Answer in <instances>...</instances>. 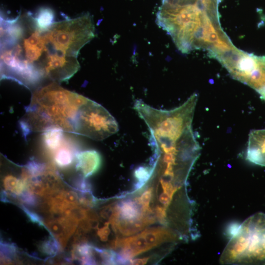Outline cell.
<instances>
[{"instance_id": "cell-28", "label": "cell", "mask_w": 265, "mask_h": 265, "mask_svg": "<svg viewBox=\"0 0 265 265\" xmlns=\"http://www.w3.org/2000/svg\"><path fill=\"white\" fill-rule=\"evenodd\" d=\"M172 198L167 193L163 192L159 196V200L163 205L164 207L167 209L170 204Z\"/></svg>"}, {"instance_id": "cell-17", "label": "cell", "mask_w": 265, "mask_h": 265, "mask_svg": "<svg viewBox=\"0 0 265 265\" xmlns=\"http://www.w3.org/2000/svg\"><path fill=\"white\" fill-rule=\"evenodd\" d=\"M153 173L152 168L145 166H139L135 169L134 175L138 182L136 184L135 189L141 187L150 178Z\"/></svg>"}, {"instance_id": "cell-20", "label": "cell", "mask_w": 265, "mask_h": 265, "mask_svg": "<svg viewBox=\"0 0 265 265\" xmlns=\"http://www.w3.org/2000/svg\"><path fill=\"white\" fill-rule=\"evenodd\" d=\"M152 193L153 188L151 187L145 190L139 197H137L135 199L141 206L144 213L151 212L149 205L152 198Z\"/></svg>"}, {"instance_id": "cell-18", "label": "cell", "mask_w": 265, "mask_h": 265, "mask_svg": "<svg viewBox=\"0 0 265 265\" xmlns=\"http://www.w3.org/2000/svg\"><path fill=\"white\" fill-rule=\"evenodd\" d=\"M16 248L12 244L0 242L1 260L5 263H10L14 260L16 256Z\"/></svg>"}, {"instance_id": "cell-25", "label": "cell", "mask_w": 265, "mask_h": 265, "mask_svg": "<svg viewBox=\"0 0 265 265\" xmlns=\"http://www.w3.org/2000/svg\"><path fill=\"white\" fill-rule=\"evenodd\" d=\"M109 222H106L105 226L98 229L97 232V235L99 237L102 241H106L108 240V236L110 234V230L109 228Z\"/></svg>"}, {"instance_id": "cell-13", "label": "cell", "mask_w": 265, "mask_h": 265, "mask_svg": "<svg viewBox=\"0 0 265 265\" xmlns=\"http://www.w3.org/2000/svg\"><path fill=\"white\" fill-rule=\"evenodd\" d=\"M64 132L57 128H52L43 132V139L46 148L51 151H56L63 143Z\"/></svg>"}, {"instance_id": "cell-6", "label": "cell", "mask_w": 265, "mask_h": 265, "mask_svg": "<svg viewBox=\"0 0 265 265\" xmlns=\"http://www.w3.org/2000/svg\"><path fill=\"white\" fill-rule=\"evenodd\" d=\"M217 60L231 77L265 95V55L258 56L234 47Z\"/></svg>"}, {"instance_id": "cell-2", "label": "cell", "mask_w": 265, "mask_h": 265, "mask_svg": "<svg viewBox=\"0 0 265 265\" xmlns=\"http://www.w3.org/2000/svg\"><path fill=\"white\" fill-rule=\"evenodd\" d=\"M156 17L157 25L183 53L203 49L213 56L233 45L221 27L219 14L199 5L162 2Z\"/></svg>"}, {"instance_id": "cell-3", "label": "cell", "mask_w": 265, "mask_h": 265, "mask_svg": "<svg viewBox=\"0 0 265 265\" xmlns=\"http://www.w3.org/2000/svg\"><path fill=\"white\" fill-rule=\"evenodd\" d=\"M88 99L54 81L36 88L19 122L24 135L53 128L74 133L78 111Z\"/></svg>"}, {"instance_id": "cell-26", "label": "cell", "mask_w": 265, "mask_h": 265, "mask_svg": "<svg viewBox=\"0 0 265 265\" xmlns=\"http://www.w3.org/2000/svg\"><path fill=\"white\" fill-rule=\"evenodd\" d=\"M22 208L25 213L32 222L37 223L40 226H44L41 218L37 214L29 210L23 206L22 207Z\"/></svg>"}, {"instance_id": "cell-16", "label": "cell", "mask_w": 265, "mask_h": 265, "mask_svg": "<svg viewBox=\"0 0 265 265\" xmlns=\"http://www.w3.org/2000/svg\"><path fill=\"white\" fill-rule=\"evenodd\" d=\"M38 27L44 30L47 29L53 23L54 14L49 8H42L35 17Z\"/></svg>"}, {"instance_id": "cell-7", "label": "cell", "mask_w": 265, "mask_h": 265, "mask_svg": "<svg viewBox=\"0 0 265 265\" xmlns=\"http://www.w3.org/2000/svg\"><path fill=\"white\" fill-rule=\"evenodd\" d=\"M114 117L102 106L88 99L80 108L74 126V133L95 140H102L118 131Z\"/></svg>"}, {"instance_id": "cell-5", "label": "cell", "mask_w": 265, "mask_h": 265, "mask_svg": "<svg viewBox=\"0 0 265 265\" xmlns=\"http://www.w3.org/2000/svg\"><path fill=\"white\" fill-rule=\"evenodd\" d=\"M45 34L52 50L77 57L80 49L95 36L93 18L89 13L53 23Z\"/></svg>"}, {"instance_id": "cell-22", "label": "cell", "mask_w": 265, "mask_h": 265, "mask_svg": "<svg viewBox=\"0 0 265 265\" xmlns=\"http://www.w3.org/2000/svg\"><path fill=\"white\" fill-rule=\"evenodd\" d=\"M20 199L23 202L30 206H34L36 204L37 200L33 193L28 191H24L20 195Z\"/></svg>"}, {"instance_id": "cell-8", "label": "cell", "mask_w": 265, "mask_h": 265, "mask_svg": "<svg viewBox=\"0 0 265 265\" xmlns=\"http://www.w3.org/2000/svg\"><path fill=\"white\" fill-rule=\"evenodd\" d=\"M80 68L77 57L52 51L44 66L46 80L57 83L68 80Z\"/></svg>"}, {"instance_id": "cell-21", "label": "cell", "mask_w": 265, "mask_h": 265, "mask_svg": "<svg viewBox=\"0 0 265 265\" xmlns=\"http://www.w3.org/2000/svg\"><path fill=\"white\" fill-rule=\"evenodd\" d=\"M74 185L76 189L81 192H91V185L84 177L78 179Z\"/></svg>"}, {"instance_id": "cell-24", "label": "cell", "mask_w": 265, "mask_h": 265, "mask_svg": "<svg viewBox=\"0 0 265 265\" xmlns=\"http://www.w3.org/2000/svg\"><path fill=\"white\" fill-rule=\"evenodd\" d=\"M79 203L85 206L91 207L94 205V200L91 192H81L79 197Z\"/></svg>"}, {"instance_id": "cell-27", "label": "cell", "mask_w": 265, "mask_h": 265, "mask_svg": "<svg viewBox=\"0 0 265 265\" xmlns=\"http://www.w3.org/2000/svg\"><path fill=\"white\" fill-rule=\"evenodd\" d=\"M166 208L164 207L158 205L156 208V216L159 221L164 224L166 222Z\"/></svg>"}, {"instance_id": "cell-12", "label": "cell", "mask_w": 265, "mask_h": 265, "mask_svg": "<svg viewBox=\"0 0 265 265\" xmlns=\"http://www.w3.org/2000/svg\"><path fill=\"white\" fill-rule=\"evenodd\" d=\"M117 205L119 218L122 219L134 220L141 218L144 213L141 206L135 200H125Z\"/></svg>"}, {"instance_id": "cell-19", "label": "cell", "mask_w": 265, "mask_h": 265, "mask_svg": "<svg viewBox=\"0 0 265 265\" xmlns=\"http://www.w3.org/2000/svg\"><path fill=\"white\" fill-rule=\"evenodd\" d=\"M41 251L44 254L49 256L55 255L58 249L59 244L57 240L53 237L44 241L40 246Z\"/></svg>"}, {"instance_id": "cell-15", "label": "cell", "mask_w": 265, "mask_h": 265, "mask_svg": "<svg viewBox=\"0 0 265 265\" xmlns=\"http://www.w3.org/2000/svg\"><path fill=\"white\" fill-rule=\"evenodd\" d=\"M74 159L73 153L68 146H61L56 150L54 157L55 163L60 167H65L70 165Z\"/></svg>"}, {"instance_id": "cell-23", "label": "cell", "mask_w": 265, "mask_h": 265, "mask_svg": "<svg viewBox=\"0 0 265 265\" xmlns=\"http://www.w3.org/2000/svg\"><path fill=\"white\" fill-rule=\"evenodd\" d=\"M62 194L64 199L68 203L73 205H78L79 196L77 193L73 191H63Z\"/></svg>"}, {"instance_id": "cell-9", "label": "cell", "mask_w": 265, "mask_h": 265, "mask_svg": "<svg viewBox=\"0 0 265 265\" xmlns=\"http://www.w3.org/2000/svg\"><path fill=\"white\" fill-rule=\"evenodd\" d=\"M246 159L254 164L265 166V129L254 130L250 132Z\"/></svg>"}, {"instance_id": "cell-10", "label": "cell", "mask_w": 265, "mask_h": 265, "mask_svg": "<svg viewBox=\"0 0 265 265\" xmlns=\"http://www.w3.org/2000/svg\"><path fill=\"white\" fill-rule=\"evenodd\" d=\"M76 168L86 178L100 169L102 159L100 154L93 150L80 152L76 155Z\"/></svg>"}, {"instance_id": "cell-29", "label": "cell", "mask_w": 265, "mask_h": 265, "mask_svg": "<svg viewBox=\"0 0 265 265\" xmlns=\"http://www.w3.org/2000/svg\"><path fill=\"white\" fill-rule=\"evenodd\" d=\"M149 258V257H144L139 259H131L130 261V264L131 265H145L146 264Z\"/></svg>"}, {"instance_id": "cell-30", "label": "cell", "mask_w": 265, "mask_h": 265, "mask_svg": "<svg viewBox=\"0 0 265 265\" xmlns=\"http://www.w3.org/2000/svg\"><path fill=\"white\" fill-rule=\"evenodd\" d=\"M262 98L265 101V95L264 97H262Z\"/></svg>"}, {"instance_id": "cell-11", "label": "cell", "mask_w": 265, "mask_h": 265, "mask_svg": "<svg viewBox=\"0 0 265 265\" xmlns=\"http://www.w3.org/2000/svg\"><path fill=\"white\" fill-rule=\"evenodd\" d=\"M140 234L151 248L156 247L163 242L176 239V236L173 232L163 227L147 229Z\"/></svg>"}, {"instance_id": "cell-1", "label": "cell", "mask_w": 265, "mask_h": 265, "mask_svg": "<svg viewBox=\"0 0 265 265\" xmlns=\"http://www.w3.org/2000/svg\"><path fill=\"white\" fill-rule=\"evenodd\" d=\"M35 17L30 12L16 19L1 21L0 77L29 89L41 86L46 80L43 69L53 51Z\"/></svg>"}, {"instance_id": "cell-4", "label": "cell", "mask_w": 265, "mask_h": 265, "mask_svg": "<svg viewBox=\"0 0 265 265\" xmlns=\"http://www.w3.org/2000/svg\"><path fill=\"white\" fill-rule=\"evenodd\" d=\"M222 265H265V214L258 212L234 228L219 258Z\"/></svg>"}, {"instance_id": "cell-14", "label": "cell", "mask_w": 265, "mask_h": 265, "mask_svg": "<svg viewBox=\"0 0 265 265\" xmlns=\"http://www.w3.org/2000/svg\"><path fill=\"white\" fill-rule=\"evenodd\" d=\"M3 185L6 190L17 195H20L26 187V183L21 176L18 178L12 174H7L4 177Z\"/></svg>"}]
</instances>
